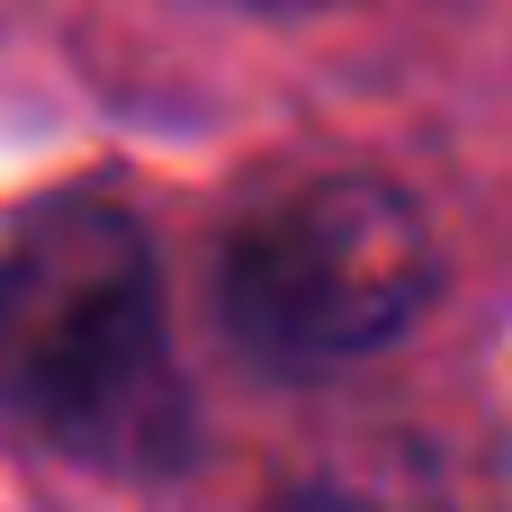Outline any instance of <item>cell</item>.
<instances>
[{"instance_id":"cell-4","label":"cell","mask_w":512,"mask_h":512,"mask_svg":"<svg viewBox=\"0 0 512 512\" xmlns=\"http://www.w3.org/2000/svg\"><path fill=\"white\" fill-rule=\"evenodd\" d=\"M216 9H252V18H306V9H342V0H216Z\"/></svg>"},{"instance_id":"cell-3","label":"cell","mask_w":512,"mask_h":512,"mask_svg":"<svg viewBox=\"0 0 512 512\" xmlns=\"http://www.w3.org/2000/svg\"><path fill=\"white\" fill-rule=\"evenodd\" d=\"M270 512H423V504H396L378 486H342V477H315V486H288Z\"/></svg>"},{"instance_id":"cell-1","label":"cell","mask_w":512,"mask_h":512,"mask_svg":"<svg viewBox=\"0 0 512 512\" xmlns=\"http://www.w3.org/2000/svg\"><path fill=\"white\" fill-rule=\"evenodd\" d=\"M0 423L108 477L189 450L162 252L126 198L54 189L0 225Z\"/></svg>"},{"instance_id":"cell-2","label":"cell","mask_w":512,"mask_h":512,"mask_svg":"<svg viewBox=\"0 0 512 512\" xmlns=\"http://www.w3.org/2000/svg\"><path fill=\"white\" fill-rule=\"evenodd\" d=\"M216 333L270 378L378 360L441 297V234L387 171H297L216 234Z\"/></svg>"}]
</instances>
